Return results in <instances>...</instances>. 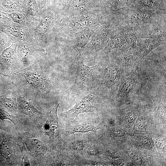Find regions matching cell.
<instances>
[{
    "label": "cell",
    "mask_w": 166,
    "mask_h": 166,
    "mask_svg": "<svg viewBox=\"0 0 166 166\" xmlns=\"http://www.w3.org/2000/svg\"><path fill=\"white\" fill-rule=\"evenodd\" d=\"M22 13L25 17L27 26L35 22L38 19L40 12L36 0H18Z\"/></svg>",
    "instance_id": "13"
},
{
    "label": "cell",
    "mask_w": 166,
    "mask_h": 166,
    "mask_svg": "<svg viewBox=\"0 0 166 166\" xmlns=\"http://www.w3.org/2000/svg\"><path fill=\"white\" fill-rule=\"evenodd\" d=\"M15 74L23 82L38 91L48 93L53 88V85L48 75L35 66H27L20 69Z\"/></svg>",
    "instance_id": "5"
},
{
    "label": "cell",
    "mask_w": 166,
    "mask_h": 166,
    "mask_svg": "<svg viewBox=\"0 0 166 166\" xmlns=\"http://www.w3.org/2000/svg\"><path fill=\"white\" fill-rule=\"evenodd\" d=\"M40 12L57 8L60 0H36Z\"/></svg>",
    "instance_id": "22"
},
{
    "label": "cell",
    "mask_w": 166,
    "mask_h": 166,
    "mask_svg": "<svg viewBox=\"0 0 166 166\" xmlns=\"http://www.w3.org/2000/svg\"><path fill=\"white\" fill-rule=\"evenodd\" d=\"M29 148L34 158L40 164L44 161L47 148L39 140L33 137L29 140Z\"/></svg>",
    "instance_id": "16"
},
{
    "label": "cell",
    "mask_w": 166,
    "mask_h": 166,
    "mask_svg": "<svg viewBox=\"0 0 166 166\" xmlns=\"http://www.w3.org/2000/svg\"><path fill=\"white\" fill-rule=\"evenodd\" d=\"M0 11L6 13L14 12L22 13L20 5L17 0H0Z\"/></svg>",
    "instance_id": "21"
},
{
    "label": "cell",
    "mask_w": 166,
    "mask_h": 166,
    "mask_svg": "<svg viewBox=\"0 0 166 166\" xmlns=\"http://www.w3.org/2000/svg\"><path fill=\"white\" fill-rule=\"evenodd\" d=\"M135 8L166 10V0H136Z\"/></svg>",
    "instance_id": "19"
},
{
    "label": "cell",
    "mask_w": 166,
    "mask_h": 166,
    "mask_svg": "<svg viewBox=\"0 0 166 166\" xmlns=\"http://www.w3.org/2000/svg\"><path fill=\"white\" fill-rule=\"evenodd\" d=\"M118 27V23L115 17L108 15L94 32L83 53L91 55L103 49Z\"/></svg>",
    "instance_id": "3"
},
{
    "label": "cell",
    "mask_w": 166,
    "mask_h": 166,
    "mask_svg": "<svg viewBox=\"0 0 166 166\" xmlns=\"http://www.w3.org/2000/svg\"><path fill=\"white\" fill-rule=\"evenodd\" d=\"M9 141L8 143H2L0 145V150L3 154L10 160L14 158L15 153L13 150L12 144Z\"/></svg>",
    "instance_id": "24"
},
{
    "label": "cell",
    "mask_w": 166,
    "mask_h": 166,
    "mask_svg": "<svg viewBox=\"0 0 166 166\" xmlns=\"http://www.w3.org/2000/svg\"><path fill=\"white\" fill-rule=\"evenodd\" d=\"M61 18L56 8L40 12L38 19L27 26L34 43L44 48L56 39L57 26Z\"/></svg>",
    "instance_id": "1"
},
{
    "label": "cell",
    "mask_w": 166,
    "mask_h": 166,
    "mask_svg": "<svg viewBox=\"0 0 166 166\" xmlns=\"http://www.w3.org/2000/svg\"><path fill=\"white\" fill-rule=\"evenodd\" d=\"M2 12L11 19L14 22L23 25L27 26L26 18L22 13L18 12L9 13Z\"/></svg>",
    "instance_id": "23"
},
{
    "label": "cell",
    "mask_w": 166,
    "mask_h": 166,
    "mask_svg": "<svg viewBox=\"0 0 166 166\" xmlns=\"http://www.w3.org/2000/svg\"><path fill=\"white\" fill-rule=\"evenodd\" d=\"M12 21L5 14L0 11V23Z\"/></svg>",
    "instance_id": "29"
},
{
    "label": "cell",
    "mask_w": 166,
    "mask_h": 166,
    "mask_svg": "<svg viewBox=\"0 0 166 166\" xmlns=\"http://www.w3.org/2000/svg\"><path fill=\"white\" fill-rule=\"evenodd\" d=\"M57 9L61 18L104 11L101 0H60Z\"/></svg>",
    "instance_id": "4"
},
{
    "label": "cell",
    "mask_w": 166,
    "mask_h": 166,
    "mask_svg": "<svg viewBox=\"0 0 166 166\" xmlns=\"http://www.w3.org/2000/svg\"><path fill=\"white\" fill-rule=\"evenodd\" d=\"M0 31L5 34L13 42H25L33 43L27 26L13 21L0 23Z\"/></svg>",
    "instance_id": "8"
},
{
    "label": "cell",
    "mask_w": 166,
    "mask_h": 166,
    "mask_svg": "<svg viewBox=\"0 0 166 166\" xmlns=\"http://www.w3.org/2000/svg\"><path fill=\"white\" fill-rule=\"evenodd\" d=\"M108 14L105 12L61 18L57 28V38L65 39L77 32L101 24Z\"/></svg>",
    "instance_id": "2"
},
{
    "label": "cell",
    "mask_w": 166,
    "mask_h": 166,
    "mask_svg": "<svg viewBox=\"0 0 166 166\" xmlns=\"http://www.w3.org/2000/svg\"><path fill=\"white\" fill-rule=\"evenodd\" d=\"M78 61V67L74 82L78 87H85L90 84L92 80L93 72L97 66L89 67L84 63L82 55L76 58Z\"/></svg>",
    "instance_id": "11"
},
{
    "label": "cell",
    "mask_w": 166,
    "mask_h": 166,
    "mask_svg": "<svg viewBox=\"0 0 166 166\" xmlns=\"http://www.w3.org/2000/svg\"><path fill=\"white\" fill-rule=\"evenodd\" d=\"M0 106L6 108L12 113L18 112V105L16 96L13 94L0 96Z\"/></svg>",
    "instance_id": "20"
},
{
    "label": "cell",
    "mask_w": 166,
    "mask_h": 166,
    "mask_svg": "<svg viewBox=\"0 0 166 166\" xmlns=\"http://www.w3.org/2000/svg\"><path fill=\"white\" fill-rule=\"evenodd\" d=\"M17 43L12 44L5 49L0 54L1 73L5 77L15 74L21 68L16 50Z\"/></svg>",
    "instance_id": "7"
},
{
    "label": "cell",
    "mask_w": 166,
    "mask_h": 166,
    "mask_svg": "<svg viewBox=\"0 0 166 166\" xmlns=\"http://www.w3.org/2000/svg\"><path fill=\"white\" fill-rule=\"evenodd\" d=\"M165 38H154L138 37L136 42L140 46L143 54L145 55L154 48L163 43Z\"/></svg>",
    "instance_id": "17"
},
{
    "label": "cell",
    "mask_w": 166,
    "mask_h": 166,
    "mask_svg": "<svg viewBox=\"0 0 166 166\" xmlns=\"http://www.w3.org/2000/svg\"><path fill=\"white\" fill-rule=\"evenodd\" d=\"M0 118L2 120L8 119L10 121L15 125L17 124V121L15 117L10 114L9 113L0 108Z\"/></svg>",
    "instance_id": "28"
},
{
    "label": "cell",
    "mask_w": 166,
    "mask_h": 166,
    "mask_svg": "<svg viewBox=\"0 0 166 166\" xmlns=\"http://www.w3.org/2000/svg\"><path fill=\"white\" fill-rule=\"evenodd\" d=\"M18 111L30 117L43 116L44 114L37 109L30 100L18 95L16 97Z\"/></svg>",
    "instance_id": "15"
},
{
    "label": "cell",
    "mask_w": 166,
    "mask_h": 166,
    "mask_svg": "<svg viewBox=\"0 0 166 166\" xmlns=\"http://www.w3.org/2000/svg\"><path fill=\"white\" fill-rule=\"evenodd\" d=\"M18 1V0H17Z\"/></svg>",
    "instance_id": "30"
},
{
    "label": "cell",
    "mask_w": 166,
    "mask_h": 166,
    "mask_svg": "<svg viewBox=\"0 0 166 166\" xmlns=\"http://www.w3.org/2000/svg\"><path fill=\"white\" fill-rule=\"evenodd\" d=\"M97 128L95 123L90 121L75 122L70 126L67 133L70 135L76 132L85 133L91 131L95 132Z\"/></svg>",
    "instance_id": "18"
},
{
    "label": "cell",
    "mask_w": 166,
    "mask_h": 166,
    "mask_svg": "<svg viewBox=\"0 0 166 166\" xmlns=\"http://www.w3.org/2000/svg\"><path fill=\"white\" fill-rule=\"evenodd\" d=\"M102 7L107 13L111 14L119 10L135 7L136 0H101Z\"/></svg>",
    "instance_id": "14"
},
{
    "label": "cell",
    "mask_w": 166,
    "mask_h": 166,
    "mask_svg": "<svg viewBox=\"0 0 166 166\" xmlns=\"http://www.w3.org/2000/svg\"><path fill=\"white\" fill-rule=\"evenodd\" d=\"M101 24L82 30L65 38L69 41L73 55L75 58L82 55L93 33Z\"/></svg>",
    "instance_id": "9"
},
{
    "label": "cell",
    "mask_w": 166,
    "mask_h": 166,
    "mask_svg": "<svg viewBox=\"0 0 166 166\" xmlns=\"http://www.w3.org/2000/svg\"><path fill=\"white\" fill-rule=\"evenodd\" d=\"M87 143L85 140H79L70 144L69 147L70 149L78 151L83 150Z\"/></svg>",
    "instance_id": "26"
},
{
    "label": "cell",
    "mask_w": 166,
    "mask_h": 166,
    "mask_svg": "<svg viewBox=\"0 0 166 166\" xmlns=\"http://www.w3.org/2000/svg\"><path fill=\"white\" fill-rule=\"evenodd\" d=\"M16 50L21 68L31 65L35 60L47 55L43 48L33 43L17 42Z\"/></svg>",
    "instance_id": "6"
},
{
    "label": "cell",
    "mask_w": 166,
    "mask_h": 166,
    "mask_svg": "<svg viewBox=\"0 0 166 166\" xmlns=\"http://www.w3.org/2000/svg\"><path fill=\"white\" fill-rule=\"evenodd\" d=\"M13 42L11 39L5 34L0 31V54Z\"/></svg>",
    "instance_id": "25"
},
{
    "label": "cell",
    "mask_w": 166,
    "mask_h": 166,
    "mask_svg": "<svg viewBox=\"0 0 166 166\" xmlns=\"http://www.w3.org/2000/svg\"><path fill=\"white\" fill-rule=\"evenodd\" d=\"M93 93H91L77 101L75 105L64 113V117L70 120L75 119L80 114L93 112L94 107L91 104Z\"/></svg>",
    "instance_id": "12"
},
{
    "label": "cell",
    "mask_w": 166,
    "mask_h": 166,
    "mask_svg": "<svg viewBox=\"0 0 166 166\" xmlns=\"http://www.w3.org/2000/svg\"><path fill=\"white\" fill-rule=\"evenodd\" d=\"M59 104L49 112L44 126V132L48 137L49 144L55 146L61 139L60 127L57 115Z\"/></svg>",
    "instance_id": "10"
},
{
    "label": "cell",
    "mask_w": 166,
    "mask_h": 166,
    "mask_svg": "<svg viewBox=\"0 0 166 166\" xmlns=\"http://www.w3.org/2000/svg\"><path fill=\"white\" fill-rule=\"evenodd\" d=\"M21 150L22 154V160L23 161L24 166H30L29 157V153L26 148L25 144L22 145L17 144Z\"/></svg>",
    "instance_id": "27"
}]
</instances>
